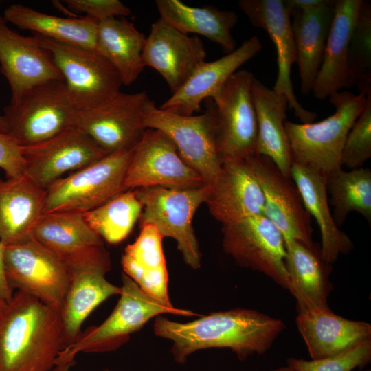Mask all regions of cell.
Listing matches in <instances>:
<instances>
[{
	"instance_id": "6da1fadb",
	"label": "cell",
	"mask_w": 371,
	"mask_h": 371,
	"mask_svg": "<svg viewBox=\"0 0 371 371\" xmlns=\"http://www.w3.org/2000/svg\"><path fill=\"white\" fill-rule=\"evenodd\" d=\"M285 328L280 319L247 308L214 312L187 323L158 317L153 326L157 336L172 341L171 351L180 364L193 352L211 348H229L240 360L262 355Z\"/></svg>"
},
{
	"instance_id": "7a4b0ae2",
	"label": "cell",
	"mask_w": 371,
	"mask_h": 371,
	"mask_svg": "<svg viewBox=\"0 0 371 371\" xmlns=\"http://www.w3.org/2000/svg\"><path fill=\"white\" fill-rule=\"evenodd\" d=\"M68 346L60 311L17 290L0 311V371H51Z\"/></svg>"
},
{
	"instance_id": "3957f363",
	"label": "cell",
	"mask_w": 371,
	"mask_h": 371,
	"mask_svg": "<svg viewBox=\"0 0 371 371\" xmlns=\"http://www.w3.org/2000/svg\"><path fill=\"white\" fill-rule=\"evenodd\" d=\"M368 88L357 95L348 91L331 94L329 101L335 111L319 122L285 121L292 164L309 167L324 177L341 168V153L347 135L365 106Z\"/></svg>"
},
{
	"instance_id": "277c9868",
	"label": "cell",
	"mask_w": 371,
	"mask_h": 371,
	"mask_svg": "<svg viewBox=\"0 0 371 371\" xmlns=\"http://www.w3.org/2000/svg\"><path fill=\"white\" fill-rule=\"evenodd\" d=\"M120 298L111 314L100 325L80 334L59 354L56 365L74 363L77 354L113 350L125 343L131 333L139 330L151 318L163 313L179 315L197 314L168 307L146 295L125 273L122 275Z\"/></svg>"
},
{
	"instance_id": "5b68a950",
	"label": "cell",
	"mask_w": 371,
	"mask_h": 371,
	"mask_svg": "<svg viewBox=\"0 0 371 371\" xmlns=\"http://www.w3.org/2000/svg\"><path fill=\"white\" fill-rule=\"evenodd\" d=\"M34 36L50 54L63 76L69 99L77 110L100 106L121 92L123 82L119 73L95 51Z\"/></svg>"
},
{
	"instance_id": "8992f818",
	"label": "cell",
	"mask_w": 371,
	"mask_h": 371,
	"mask_svg": "<svg viewBox=\"0 0 371 371\" xmlns=\"http://www.w3.org/2000/svg\"><path fill=\"white\" fill-rule=\"evenodd\" d=\"M134 149L109 153L53 183L46 189L43 214L56 212L85 213L126 191V173Z\"/></svg>"
},
{
	"instance_id": "52a82bcc",
	"label": "cell",
	"mask_w": 371,
	"mask_h": 371,
	"mask_svg": "<svg viewBox=\"0 0 371 371\" xmlns=\"http://www.w3.org/2000/svg\"><path fill=\"white\" fill-rule=\"evenodd\" d=\"M143 205L140 226L154 225L162 236L175 239L185 262L194 269L201 266V253L192 227L193 216L210 193L209 184L194 188L160 186L136 188Z\"/></svg>"
},
{
	"instance_id": "ba28073f",
	"label": "cell",
	"mask_w": 371,
	"mask_h": 371,
	"mask_svg": "<svg viewBox=\"0 0 371 371\" xmlns=\"http://www.w3.org/2000/svg\"><path fill=\"white\" fill-rule=\"evenodd\" d=\"M77 109L67 95L65 82L37 85L3 109L8 134L22 147L45 141L74 128Z\"/></svg>"
},
{
	"instance_id": "9c48e42d",
	"label": "cell",
	"mask_w": 371,
	"mask_h": 371,
	"mask_svg": "<svg viewBox=\"0 0 371 371\" xmlns=\"http://www.w3.org/2000/svg\"><path fill=\"white\" fill-rule=\"evenodd\" d=\"M143 120L146 128L159 130L172 140L181 157L205 184L214 181L222 161L216 144L213 101L202 114L182 115L162 110L150 100L143 111Z\"/></svg>"
},
{
	"instance_id": "30bf717a",
	"label": "cell",
	"mask_w": 371,
	"mask_h": 371,
	"mask_svg": "<svg viewBox=\"0 0 371 371\" xmlns=\"http://www.w3.org/2000/svg\"><path fill=\"white\" fill-rule=\"evenodd\" d=\"M4 266L12 290L27 293L61 311L71 275L61 260L32 236L4 247Z\"/></svg>"
},
{
	"instance_id": "8fae6325",
	"label": "cell",
	"mask_w": 371,
	"mask_h": 371,
	"mask_svg": "<svg viewBox=\"0 0 371 371\" xmlns=\"http://www.w3.org/2000/svg\"><path fill=\"white\" fill-rule=\"evenodd\" d=\"M254 78V74L247 70L236 71L212 100L222 163L242 160L256 154L258 126L251 93Z\"/></svg>"
},
{
	"instance_id": "7c38bea8",
	"label": "cell",
	"mask_w": 371,
	"mask_h": 371,
	"mask_svg": "<svg viewBox=\"0 0 371 371\" xmlns=\"http://www.w3.org/2000/svg\"><path fill=\"white\" fill-rule=\"evenodd\" d=\"M222 233L225 252L240 266L259 271L289 291L285 240L265 214L223 225Z\"/></svg>"
},
{
	"instance_id": "4fadbf2b",
	"label": "cell",
	"mask_w": 371,
	"mask_h": 371,
	"mask_svg": "<svg viewBox=\"0 0 371 371\" xmlns=\"http://www.w3.org/2000/svg\"><path fill=\"white\" fill-rule=\"evenodd\" d=\"M32 236L57 256L70 273L88 269L107 272L111 268L103 240L87 223L83 213L45 214L36 224Z\"/></svg>"
},
{
	"instance_id": "5bb4252c",
	"label": "cell",
	"mask_w": 371,
	"mask_h": 371,
	"mask_svg": "<svg viewBox=\"0 0 371 371\" xmlns=\"http://www.w3.org/2000/svg\"><path fill=\"white\" fill-rule=\"evenodd\" d=\"M242 161L261 188L263 214L278 228L284 240L314 244L311 215L292 178L284 175L266 156L255 154Z\"/></svg>"
},
{
	"instance_id": "9a60e30c",
	"label": "cell",
	"mask_w": 371,
	"mask_h": 371,
	"mask_svg": "<svg viewBox=\"0 0 371 371\" xmlns=\"http://www.w3.org/2000/svg\"><path fill=\"white\" fill-rule=\"evenodd\" d=\"M204 185L201 176L184 161L166 134L146 128L128 166L126 190L154 186L189 189Z\"/></svg>"
},
{
	"instance_id": "2e32d148",
	"label": "cell",
	"mask_w": 371,
	"mask_h": 371,
	"mask_svg": "<svg viewBox=\"0 0 371 371\" xmlns=\"http://www.w3.org/2000/svg\"><path fill=\"white\" fill-rule=\"evenodd\" d=\"M150 100L146 91L120 92L100 106L78 110L73 127L85 133L109 154L133 148L146 130L143 111Z\"/></svg>"
},
{
	"instance_id": "e0dca14e",
	"label": "cell",
	"mask_w": 371,
	"mask_h": 371,
	"mask_svg": "<svg viewBox=\"0 0 371 371\" xmlns=\"http://www.w3.org/2000/svg\"><path fill=\"white\" fill-rule=\"evenodd\" d=\"M22 148L24 175L45 190L65 174L82 169L109 155L76 128Z\"/></svg>"
},
{
	"instance_id": "ac0fdd59",
	"label": "cell",
	"mask_w": 371,
	"mask_h": 371,
	"mask_svg": "<svg viewBox=\"0 0 371 371\" xmlns=\"http://www.w3.org/2000/svg\"><path fill=\"white\" fill-rule=\"evenodd\" d=\"M238 4L252 25L265 30L275 45L278 76L273 89L288 98L289 108L302 124L313 122L316 113L297 102L291 79V67L296 63L291 8L283 0H240Z\"/></svg>"
},
{
	"instance_id": "d6986e66",
	"label": "cell",
	"mask_w": 371,
	"mask_h": 371,
	"mask_svg": "<svg viewBox=\"0 0 371 371\" xmlns=\"http://www.w3.org/2000/svg\"><path fill=\"white\" fill-rule=\"evenodd\" d=\"M206 52L197 36H190L159 18L151 25L142 52L144 66L155 69L171 93L177 92L205 62Z\"/></svg>"
},
{
	"instance_id": "ffe728a7",
	"label": "cell",
	"mask_w": 371,
	"mask_h": 371,
	"mask_svg": "<svg viewBox=\"0 0 371 371\" xmlns=\"http://www.w3.org/2000/svg\"><path fill=\"white\" fill-rule=\"evenodd\" d=\"M0 14V71L11 89L10 103L30 89L50 81H64L50 54L34 36H25Z\"/></svg>"
},
{
	"instance_id": "44dd1931",
	"label": "cell",
	"mask_w": 371,
	"mask_h": 371,
	"mask_svg": "<svg viewBox=\"0 0 371 371\" xmlns=\"http://www.w3.org/2000/svg\"><path fill=\"white\" fill-rule=\"evenodd\" d=\"M261 48L260 39L254 36L225 56L212 62L205 61L159 108L182 115H192L200 111L202 102L214 99L228 78Z\"/></svg>"
},
{
	"instance_id": "7402d4cb",
	"label": "cell",
	"mask_w": 371,
	"mask_h": 371,
	"mask_svg": "<svg viewBox=\"0 0 371 371\" xmlns=\"http://www.w3.org/2000/svg\"><path fill=\"white\" fill-rule=\"evenodd\" d=\"M209 185L205 203L223 225L263 214L261 188L242 160L224 161L217 177Z\"/></svg>"
},
{
	"instance_id": "603a6c76",
	"label": "cell",
	"mask_w": 371,
	"mask_h": 371,
	"mask_svg": "<svg viewBox=\"0 0 371 371\" xmlns=\"http://www.w3.org/2000/svg\"><path fill=\"white\" fill-rule=\"evenodd\" d=\"M296 325L313 360L335 355L371 339L369 323L348 319L330 308L298 313Z\"/></svg>"
},
{
	"instance_id": "cb8c5ba5",
	"label": "cell",
	"mask_w": 371,
	"mask_h": 371,
	"mask_svg": "<svg viewBox=\"0 0 371 371\" xmlns=\"http://www.w3.org/2000/svg\"><path fill=\"white\" fill-rule=\"evenodd\" d=\"M286 268L290 293L296 300L297 313L315 308H329L328 297L333 286L332 265L322 258L320 247L291 239L285 240Z\"/></svg>"
},
{
	"instance_id": "d4e9b609",
	"label": "cell",
	"mask_w": 371,
	"mask_h": 371,
	"mask_svg": "<svg viewBox=\"0 0 371 371\" xmlns=\"http://www.w3.org/2000/svg\"><path fill=\"white\" fill-rule=\"evenodd\" d=\"M46 190L25 175L0 179V240L4 247L32 236L43 215Z\"/></svg>"
},
{
	"instance_id": "484cf974",
	"label": "cell",
	"mask_w": 371,
	"mask_h": 371,
	"mask_svg": "<svg viewBox=\"0 0 371 371\" xmlns=\"http://www.w3.org/2000/svg\"><path fill=\"white\" fill-rule=\"evenodd\" d=\"M251 93L258 126L256 154L270 158L284 175L291 177L292 159L284 128L288 98L255 77Z\"/></svg>"
},
{
	"instance_id": "4316f807",
	"label": "cell",
	"mask_w": 371,
	"mask_h": 371,
	"mask_svg": "<svg viewBox=\"0 0 371 371\" xmlns=\"http://www.w3.org/2000/svg\"><path fill=\"white\" fill-rule=\"evenodd\" d=\"M362 0H336L330 30L312 91L323 100L346 87L348 52Z\"/></svg>"
},
{
	"instance_id": "83f0119b",
	"label": "cell",
	"mask_w": 371,
	"mask_h": 371,
	"mask_svg": "<svg viewBox=\"0 0 371 371\" xmlns=\"http://www.w3.org/2000/svg\"><path fill=\"white\" fill-rule=\"evenodd\" d=\"M135 240L127 245L121 263L126 276L146 295L172 307L168 293V274L162 247L164 237L150 224L141 225Z\"/></svg>"
},
{
	"instance_id": "f1b7e54d",
	"label": "cell",
	"mask_w": 371,
	"mask_h": 371,
	"mask_svg": "<svg viewBox=\"0 0 371 371\" xmlns=\"http://www.w3.org/2000/svg\"><path fill=\"white\" fill-rule=\"evenodd\" d=\"M335 1L309 10L291 9V27L301 91L309 93L320 67L334 16Z\"/></svg>"
},
{
	"instance_id": "f546056e",
	"label": "cell",
	"mask_w": 371,
	"mask_h": 371,
	"mask_svg": "<svg viewBox=\"0 0 371 371\" xmlns=\"http://www.w3.org/2000/svg\"><path fill=\"white\" fill-rule=\"evenodd\" d=\"M291 177L300 190L306 210L315 218L319 227L322 256L332 265L339 255L351 251L353 243L333 220L325 177L309 167L293 163Z\"/></svg>"
},
{
	"instance_id": "4dcf8cb0",
	"label": "cell",
	"mask_w": 371,
	"mask_h": 371,
	"mask_svg": "<svg viewBox=\"0 0 371 371\" xmlns=\"http://www.w3.org/2000/svg\"><path fill=\"white\" fill-rule=\"evenodd\" d=\"M160 17L179 31L205 36L220 45L229 54L236 49L232 30L238 21L233 11L214 6L192 7L179 0H157Z\"/></svg>"
},
{
	"instance_id": "1f68e13d",
	"label": "cell",
	"mask_w": 371,
	"mask_h": 371,
	"mask_svg": "<svg viewBox=\"0 0 371 371\" xmlns=\"http://www.w3.org/2000/svg\"><path fill=\"white\" fill-rule=\"evenodd\" d=\"M146 37L124 17L98 23L95 52L114 67L123 85L134 82L145 67L142 52Z\"/></svg>"
},
{
	"instance_id": "d6a6232c",
	"label": "cell",
	"mask_w": 371,
	"mask_h": 371,
	"mask_svg": "<svg viewBox=\"0 0 371 371\" xmlns=\"http://www.w3.org/2000/svg\"><path fill=\"white\" fill-rule=\"evenodd\" d=\"M3 16L7 23L34 34L95 51L98 21L88 16H56L19 3L8 7Z\"/></svg>"
},
{
	"instance_id": "836d02e7",
	"label": "cell",
	"mask_w": 371,
	"mask_h": 371,
	"mask_svg": "<svg viewBox=\"0 0 371 371\" xmlns=\"http://www.w3.org/2000/svg\"><path fill=\"white\" fill-rule=\"evenodd\" d=\"M107 272L98 269L75 271L60 313L68 346L80 335L85 319L102 302L114 295H120L121 287L110 283Z\"/></svg>"
},
{
	"instance_id": "e575fe53",
	"label": "cell",
	"mask_w": 371,
	"mask_h": 371,
	"mask_svg": "<svg viewBox=\"0 0 371 371\" xmlns=\"http://www.w3.org/2000/svg\"><path fill=\"white\" fill-rule=\"evenodd\" d=\"M329 204L333 207L332 216L340 227L347 216L355 211L371 223V170L358 168L350 171L341 168L325 176Z\"/></svg>"
},
{
	"instance_id": "d590c367",
	"label": "cell",
	"mask_w": 371,
	"mask_h": 371,
	"mask_svg": "<svg viewBox=\"0 0 371 371\" xmlns=\"http://www.w3.org/2000/svg\"><path fill=\"white\" fill-rule=\"evenodd\" d=\"M142 210L136 190L132 189L118 194L83 215L89 226L102 240L117 244L129 235Z\"/></svg>"
},
{
	"instance_id": "8d00e7d4",
	"label": "cell",
	"mask_w": 371,
	"mask_h": 371,
	"mask_svg": "<svg viewBox=\"0 0 371 371\" xmlns=\"http://www.w3.org/2000/svg\"><path fill=\"white\" fill-rule=\"evenodd\" d=\"M371 5L361 1L348 46L346 88L371 87Z\"/></svg>"
},
{
	"instance_id": "74e56055",
	"label": "cell",
	"mask_w": 371,
	"mask_h": 371,
	"mask_svg": "<svg viewBox=\"0 0 371 371\" xmlns=\"http://www.w3.org/2000/svg\"><path fill=\"white\" fill-rule=\"evenodd\" d=\"M371 157V88L366 90V101L350 128L341 153V166L351 170L363 166Z\"/></svg>"
},
{
	"instance_id": "f35d334b",
	"label": "cell",
	"mask_w": 371,
	"mask_h": 371,
	"mask_svg": "<svg viewBox=\"0 0 371 371\" xmlns=\"http://www.w3.org/2000/svg\"><path fill=\"white\" fill-rule=\"evenodd\" d=\"M371 360V339L341 353L319 359L306 361L290 357L287 366L295 371H352L363 368Z\"/></svg>"
},
{
	"instance_id": "ab89813d",
	"label": "cell",
	"mask_w": 371,
	"mask_h": 371,
	"mask_svg": "<svg viewBox=\"0 0 371 371\" xmlns=\"http://www.w3.org/2000/svg\"><path fill=\"white\" fill-rule=\"evenodd\" d=\"M64 3L71 10L85 13L97 21L131 14V9L119 0H65Z\"/></svg>"
},
{
	"instance_id": "60d3db41",
	"label": "cell",
	"mask_w": 371,
	"mask_h": 371,
	"mask_svg": "<svg viewBox=\"0 0 371 371\" xmlns=\"http://www.w3.org/2000/svg\"><path fill=\"white\" fill-rule=\"evenodd\" d=\"M0 168L4 170L7 178H16L24 175L22 146L10 135L1 132Z\"/></svg>"
},
{
	"instance_id": "b9f144b4",
	"label": "cell",
	"mask_w": 371,
	"mask_h": 371,
	"mask_svg": "<svg viewBox=\"0 0 371 371\" xmlns=\"http://www.w3.org/2000/svg\"><path fill=\"white\" fill-rule=\"evenodd\" d=\"M13 290L7 280L4 266V246L0 240V300L9 302L13 296Z\"/></svg>"
},
{
	"instance_id": "7bdbcfd3",
	"label": "cell",
	"mask_w": 371,
	"mask_h": 371,
	"mask_svg": "<svg viewBox=\"0 0 371 371\" xmlns=\"http://www.w3.org/2000/svg\"><path fill=\"white\" fill-rule=\"evenodd\" d=\"M325 0H286V2L291 9L309 10L316 8Z\"/></svg>"
},
{
	"instance_id": "ee69618b",
	"label": "cell",
	"mask_w": 371,
	"mask_h": 371,
	"mask_svg": "<svg viewBox=\"0 0 371 371\" xmlns=\"http://www.w3.org/2000/svg\"><path fill=\"white\" fill-rule=\"evenodd\" d=\"M74 363L56 365L51 371H69L70 367ZM105 371H109L108 370Z\"/></svg>"
},
{
	"instance_id": "f6af8a7d",
	"label": "cell",
	"mask_w": 371,
	"mask_h": 371,
	"mask_svg": "<svg viewBox=\"0 0 371 371\" xmlns=\"http://www.w3.org/2000/svg\"><path fill=\"white\" fill-rule=\"evenodd\" d=\"M0 132L8 134V124L3 115H0Z\"/></svg>"
},
{
	"instance_id": "bcb514c9",
	"label": "cell",
	"mask_w": 371,
	"mask_h": 371,
	"mask_svg": "<svg viewBox=\"0 0 371 371\" xmlns=\"http://www.w3.org/2000/svg\"><path fill=\"white\" fill-rule=\"evenodd\" d=\"M271 371H295L292 368H291L289 366L281 367L276 368L275 370H273Z\"/></svg>"
},
{
	"instance_id": "7dc6e473",
	"label": "cell",
	"mask_w": 371,
	"mask_h": 371,
	"mask_svg": "<svg viewBox=\"0 0 371 371\" xmlns=\"http://www.w3.org/2000/svg\"><path fill=\"white\" fill-rule=\"evenodd\" d=\"M5 304H6L5 302L0 300V311L3 309V308L5 306Z\"/></svg>"
},
{
	"instance_id": "c3c4849f",
	"label": "cell",
	"mask_w": 371,
	"mask_h": 371,
	"mask_svg": "<svg viewBox=\"0 0 371 371\" xmlns=\"http://www.w3.org/2000/svg\"><path fill=\"white\" fill-rule=\"evenodd\" d=\"M363 371H371V370L369 369V370H363Z\"/></svg>"
}]
</instances>
